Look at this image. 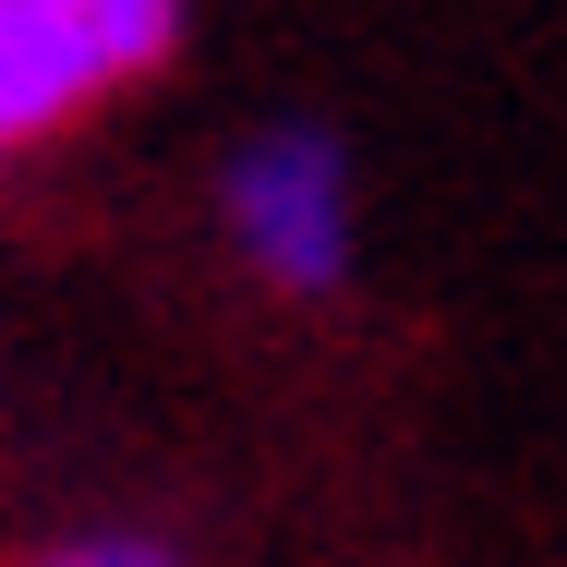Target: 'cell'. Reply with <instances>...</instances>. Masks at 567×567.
I'll return each instance as SVG.
<instances>
[{
	"label": "cell",
	"mask_w": 567,
	"mask_h": 567,
	"mask_svg": "<svg viewBox=\"0 0 567 567\" xmlns=\"http://www.w3.org/2000/svg\"><path fill=\"white\" fill-rule=\"evenodd\" d=\"M218 218L241 241V266L290 302H327L362 254V206H350V145L327 121H266L241 133L218 169Z\"/></svg>",
	"instance_id": "obj_1"
},
{
	"label": "cell",
	"mask_w": 567,
	"mask_h": 567,
	"mask_svg": "<svg viewBox=\"0 0 567 567\" xmlns=\"http://www.w3.org/2000/svg\"><path fill=\"white\" fill-rule=\"evenodd\" d=\"M85 97H110L97 49H85L49 0H0V157L37 145V133H61Z\"/></svg>",
	"instance_id": "obj_2"
},
{
	"label": "cell",
	"mask_w": 567,
	"mask_h": 567,
	"mask_svg": "<svg viewBox=\"0 0 567 567\" xmlns=\"http://www.w3.org/2000/svg\"><path fill=\"white\" fill-rule=\"evenodd\" d=\"M85 49H97V73L133 85V73H157L169 49H182V0H49Z\"/></svg>",
	"instance_id": "obj_3"
},
{
	"label": "cell",
	"mask_w": 567,
	"mask_h": 567,
	"mask_svg": "<svg viewBox=\"0 0 567 567\" xmlns=\"http://www.w3.org/2000/svg\"><path fill=\"white\" fill-rule=\"evenodd\" d=\"M37 567H182L157 532H73V544H49Z\"/></svg>",
	"instance_id": "obj_4"
}]
</instances>
